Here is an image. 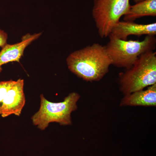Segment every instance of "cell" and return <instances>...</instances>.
I'll list each match as a JSON object with an SVG mask.
<instances>
[{
    "label": "cell",
    "mask_w": 156,
    "mask_h": 156,
    "mask_svg": "<svg viewBox=\"0 0 156 156\" xmlns=\"http://www.w3.org/2000/svg\"><path fill=\"white\" fill-rule=\"evenodd\" d=\"M66 61L72 73L87 82L101 80L112 65L105 46L98 43L74 51L69 55Z\"/></svg>",
    "instance_id": "6da1fadb"
},
{
    "label": "cell",
    "mask_w": 156,
    "mask_h": 156,
    "mask_svg": "<svg viewBox=\"0 0 156 156\" xmlns=\"http://www.w3.org/2000/svg\"><path fill=\"white\" fill-rule=\"evenodd\" d=\"M119 81L124 95L156 84V52L142 54L130 68L120 74Z\"/></svg>",
    "instance_id": "7a4b0ae2"
},
{
    "label": "cell",
    "mask_w": 156,
    "mask_h": 156,
    "mask_svg": "<svg viewBox=\"0 0 156 156\" xmlns=\"http://www.w3.org/2000/svg\"><path fill=\"white\" fill-rule=\"evenodd\" d=\"M41 105L39 110L31 117L33 124L41 130H44L50 123H58L61 126L72 124L71 114L78 108L77 103L80 95L76 92L69 93L62 102H52L40 95Z\"/></svg>",
    "instance_id": "3957f363"
},
{
    "label": "cell",
    "mask_w": 156,
    "mask_h": 156,
    "mask_svg": "<svg viewBox=\"0 0 156 156\" xmlns=\"http://www.w3.org/2000/svg\"><path fill=\"white\" fill-rule=\"evenodd\" d=\"M109 41L105 46L112 65L128 69L140 56L156 47L155 36L147 35L142 41H124L109 36Z\"/></svg>",
    "instance_id": "277c9868"
},
{
    "label": "cell",
    "mask_w": 156,
    "mask_h": 156,
    "mask_svg": "<svg viewBox=\"0 0 156 156\" xmlns=\"http://www.w3.org/2000/svg\"><path fill=\"white\" fill-rule=\"evenodd\" d=\"M130 6V0H94L92 17L101 38L108 37Z\"/></svg>",
    "instance_id": "5b68a950"
},
{
    "label": "cell",
    "mask_w": 156,
    "mask_h": 156,
    "mask_svg": "<svg viewBox=\"0 0 156 156\" xmlns=\"http://www.w3.org/2000/svg\"><path fill=\"white\" fill-rule=\"evenodd\" d=\"M24 80L14 81L4 98L1 107L0 115L6 118L12 115L19 116L26 103L24 93Z\"/></svg>",
    "instance_id": "8992f818"
},
{
    "label": "cell",
    "mask_w": 156,
    "mask_h": 156,
    "mask_svg": "<svg viewBox=\"0 0 156 156\" xmlns=\"http://www.w3.org/2000/svg\"><path fill=\"white\" fill-rule=\"evenodd\" d=\"M156 35V23L145 24H139L134 21H119L112 29L109 36L126 41L129 36L140 37Z\"/></svg>",
    "instance_id": "52a82bcc"
},
{
    "label": "cell",
    "mask_w": 156,
    "mask_h": 156,
    "mask_svg": "<svg viewBox=\"0 0 156 156\" xmlns=\"http://www.w3.org/2000/svg\"><path fill=\"white\" fill-rule=\"evenodd\" d=\"M42 34L41 32L34 34H27L22 37L19 43L12 45L7 44L3 47L0 51V73L2 71V66L4 65L12 62H19L26 48L38 39Z\"/></svg>",
    "instance_id": "ba28073f"
},
{
    "label": "cell",
    "mask_w": 156,
    "mask_h": 156,
    "mask_svg": "<svg viewBox=\"0 0 156 156\" xmlns=\"http://www.w3.org/2000/svg\"><path fill=\"white\" fill-rule=\"evenodd\" d=\"M124 95L120 102V106L155 107L156 84L148 87L146 90Z\"/></svg>",
    "instance_id": "9c48e42d"
},
{
    "label": "cell",
    "mask_w": 156,
    "mask_h": 156,
    "mask_svg": "<svg viewBox=\"0 0 156 156\" xmlns=\"http://www.w3.org/2000/svg\"><path fill=\"white\" fill-rule=\"evenodd\" d=\"M145 16H156V0H144L130 6L124 15V21H134Z\"/></svg>",
    "instance_id": "30bf717a"
},
{
    "label": "cell",
    "mask_w": 156,
    "mask_h": 156,
    "mask_svg": "<svg viewBox=\"0 0 156 156\" xmlns=\"http://www.w3.org/2000/svg\"><path fill=\"white\" fill-rule=\"evenodd\" d=\"M14 81L11 80L9 81H0V107L9 89L13 85Z\"/></svg>",
    "instance_id": "8fae6325"
},
{
    "label": "cell",
    "mask_w": 156,
    "mask_h": 156,
    "mask_svg": "<svg viewBox=\"0 0 156 156\" xmlns=\"http://www.w3.org/2000/svg\"><path fill=\"white\" fill-rule=\"evenodd\" d=\"M8 34L5 31L0 29V47L2 48L7 44Z\"/></svg>",
    "instance_id": "7c38bea8"
},
{
    "label": "cell",
    "mask_w": 156,
    "mask_h": 156,
    "mask_svg": "<svg viewBox=\"0 0 156 156\" xmlns=\"http://www.w3.org/2000/svg\"><path fill=\"white\" fill-rule=\"evenodd\" d=\"M134 1V2L136 3L139 2H142V1H144V0H133Z\"/></svg>",
    "instance_id": "4fadbf2b"
}]
</instances>
